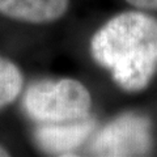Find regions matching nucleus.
Masks as SVG:
<instances>
[{"label":"nucleus","mask_w":157,"mask_h":157,"mask_svg":"<svg viewBox=\"0 0 157 157\" xmlns=\"http://www.w3.org/2000/svg\"><path fill=\"white\" fill-rule=\"evenodd\" d=\"M90 52L122 89H144L157 72V18L141 12L118 14L92 37Z\"/></svg>","instance_id":"1"},{"label":"nucleus","mask_w":157,"mask_h":157,"mask_svg":"<svg viewBox=\"0 0 157 157\" xmlns=\"http://www.w3.org/2000/svg\"><path fill=\"white\" fill-rule=\"evenodd\" d=\"M92 98L76 80H42L28 88L24 97L26 114L42 124L63 123L89 117Z\"/></svg>","instance_id":"2"},{"label":"nucleus","mask_w":157,"mask_h":157,"mask_svg":"<svg viewBox=\"0 0 157 157\" xmlns=\"http://www.w3.org/2000/svg\"><path fill=\"white\" fill-rule=\"evenodd\" d=\"M89 149L96 156H144L152 149L151 122L135 113L118 117L94 135Z\"/></svg>","instance_id":"3"},{"label":"nucleus","mask_w":157,"mask_h":157,"mask_svg":"<svg viewBox=\"0 0 157 157\" xmlns=\"http://www.w3.org/2000/svg\"><path fill=\"white\" fill-rule=\"evenodd\" d=\"M93 130L94 121L89 117L63 123H46L36 130V140L48 153L70 156L90 136Z\"/></svg>","instance_id":"4"},{"label":"nucleus","mask_w":157,"mask_h":157,"mask_svg":"<svg viewBox=\"0 0 157 157\" xmlns=\"http://www.w3.org/2000/svg\"><path fill=\"white\" fill-rule=\"evenodd\" d=\"M70 0H0V13L32 24H46L66 13Z\"/></svg>","instance_id":"5"},{"label":"nucleus","mask_w":157,"mask_h":157,"mask_svg":"<svg viewBox=\"0 0 157 157\" xmlns=\"http://www.w3.org/2000/svg\"><path fill=\"white\" fill-rule=\"evenodd\" d=\"M22 89V75L11 60L0 56V109L16 100Z\"/></svg>","instance_id":"6"},{"label":"nucleus","mask_w":157,"mask_h":157,"mask_svg":"<svg viewBox=\"0 0 157 157\" xmlns=\"http://www.w3.org/2000/svg\"><path fill=\"white\" fill-rule=\"evenodd\" d=\"M131 6L147 11H157V0H126Z\"/></svg>","instance_id":"7"},{"label":"nucleus","mask_w":157,"mask_h":157,"mask_svg":"<svg viewBox=\"0 0 157 157\" xmlns=\"http://www.w3.org/2000/svg\"><path fill=\"white\" fill-rule=\"evenodd\" d=\"M9 153H8V151L6 149V148H3L2 145H0V157H4V156H8Z\"/></svg>","instance_id":"8"}]
</instances>
